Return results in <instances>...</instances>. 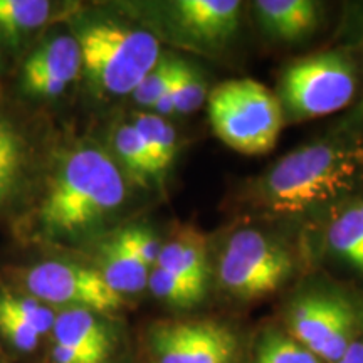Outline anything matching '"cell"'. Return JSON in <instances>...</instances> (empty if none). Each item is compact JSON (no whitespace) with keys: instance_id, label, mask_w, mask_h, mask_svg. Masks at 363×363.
I'll list each match as a JSON object with an SVG mask.
<instances>
[{"instance_id":"cell-1","label":"cell","mask_w":363,"mask_h":363,"mask_svg":"<svg viewBox=\"0 0 363 363\" xmlns=\"http://www.w3.org/2000/svg\"><path fill=\"white\" fill-rule=\"evenodd\" d=\"M126 180L115 158L98 145L69 150L49 180L34 212L33 235L48 240L79 239L123 206Z\"/></svg>"},{"instance_id":"cell-2","label":"cell","mask_w":363,"mask_h":363,"mask_svg":"<svg viewBox=\"0 0 363 363\" xmlns=\"http://www.w3.org/2000/svg\"><path fill=\"white\" fill-rule=\"evenodd\" d=\"M363 170V138L303 145L256 182L254 197L274 214H298L355 187Z\"/></svg>"},{"instance_id":"cell-3","label":"cell","mask_w":363,"mask_h":363,"mask_svg":"<svg viewBox=\"0 0 363 363\" xmlns=\"http://www.w3.org/2000/svg\"><path fill=\"white\" fill-rule=\"evenodd\" d=\"M74 38L91 84L110 96L133 93L162 56L152 33L110 21L86 22Z\"/></svg>"},{"instance_id":"cell-4","label":"cell","mask_w":363,"mask_h":363,"mask_svg":"<svg viewBox=\"0 0 363 363\" xmlns=\"http://www.w3.org/2000/svg\"><path fill=\"white\" fill-rule=\"evenodd\" d=\"M208 120L222 143L242 155H264L284 125L278 96L254 79H229L207 96Z\"/></svg>"},{"instance_id":"cell-5","label":"cell","mask_w":363,"mask_h":363,"mask_svg":"<svg viewBox=\"0 0 363 363\" xmlns=\"http://www.w3.org/2000/svg\"><path fill=\"white\" fill-rule=\"evenodd\" d=\"M288 333L321 362L337 363L363 337V293L311 288L296 294L286 313Z\"/></svg>"},{"instance_id":"cell-6","label":"cell","mask_w":363,"mask_h":363,"mask_svg":"<svg viewBox=\"0 0 363 363\" xmlns=\"http://www.w3.org/2000/svg\"><path fill=\"white\" fill-rule=\"evenodd\" d=\"M357 86L353 59L343 51H326L299 57L286 67L276 96L284 116L305 121L347 108Z\"/></svg>"},{"instance_id":"cell-7","label":"cell","mask_w":363,"mask_h":363,"mask_svg":"<svg viewBox=\"0 0 363 363\" xmlns=\"http://www.w3.org/2000/svg\"><path fill=\"white\" fill-rule=\"evenodd\" d=\"M291 254L261 230L242 229L227 239L219 281L234 298L259 299L274 293L293 272Z\"/></svg>"},{"instance_id":"cell-8","label":"cell","mask_w":363,"mask_h":363,"mask_svg":"<svg viewBox=\"0 0 363 363\" xmlns=\"http://www.w3.org/2000/svg\"><path fill=\"white\" fill-rule=\"evenodd\" d=\"M22 291L44 305L62 310H86L108 315L125 306L120 296L94 267L65 261H44L19 276Z\"/></svg>"},{"instance_id":"cell-9","label":"cell","mask_w":363,"mask_h":363,"mask_svg":"<svg viewBox=\"0 0 363 363\" xmlns=\"http://www.w3.org/2000/svg\"><path fill=\"white\" fill-rule=\"evenodd\" d=\"M83 69L81 49L74 35L52 34L45 38L22 66V88L39 98H56L78 79Z\"/></svg>"},{"instance_id":"cell-10","label":"cell","mask_w":363,"mask_h":363,"mask_svg":"<svg viewBox=\"0 0 363 363\" xmlns=\"http://www.w3.org/2000/svg\"><path fill=\"white\" fill-rule=\"evenodd\" d=\"M172 26L187 43L222 48L239 29L238 0H175L169 4Z\"/></svg>"},{"instance_id":"cell-11","label":"cell","mask_w":363,"mask_h":363,"mask_svg":"<svg viewBox=\"0 0 363 363\" xmlns=\"http://www.w3.org/2000/svg\"><path fill=\"white\" fill-rule=\"evenodd\" d=\"M52 343L106 363L113 350L111 331L96 313L62 310L52 326Z\"/></svg>"},{"instance_id":"cell-12","label":"cell","mask_w":363,"mask_h":363,"mask_svg":"<svg viewBox=\"0 0 363 363\" xmlns=\"http://www.w3.org/2000/svg\"><path fill=\"white\" fill-rule=\"evenodd\" d=\"M254 13L272 39L293 43L315 30L320 22V4L311 0H257Z\"/></svg>"},{"instance_id":"cell-13","label":"cell","mask_w":363,"mask_h":363,"mask_svg":"<svg viewBox=\"0 0 363 363\" xmlns=\"http://www.w3.org/2000/svg\"><path fill=\"white\" fill-rule=\"evenodd\" d=\"M155 267L169 271L197 288L207 289L211 267L203 235L192 227L182 229L175 239L160 247Z\"/></svg>"},{"instance_id":"cell-14","label":"cell","mask_w":363,"mask_h":363,"mask_svg":"<svg viewBox=\"0 0 363 363\" xmlns=\"http://www.w3.org/2000/svg\"><path fill=\"white\" fill-rule=\"evenodd\" d=\"M98 271L125 299L131 294L142 293L148 284L150 269L138 259L121 230L113 234L101 246Z\"/></svg>"},{"instance_id":"cell-15","label":"cell","mask_w":363,"mask_h":363,"mask_svg":"<svg viewBox=\"0 0 363 363\" xmlns=\"http://www.w3.org/2000/svg\"><path fill=\"white\" fill-rule=\"evenodd\" d=\"M56 6L45 0H0V40L17 43L52 19Z\"/></svg>"},{"instance_id":"cell-16","label":"cell","mask_w":363,"mask_h":363,"mask_svg":"<svg viewBox=\"0 0 363 363\" xmlns=\"http://www.w3.org/2000/svg\"><path fill=\"white\" fill-rule=\"evenodd\" d=\"M331 251L363 274V201L348 203L328 229Z\"/></svg>"},{"instance_id":"cell-17","label":"cell","mask_w":363,"mask_h":363,"mask_svg":"<svg viewBox=\"0 0 363 363\" xmlns=\"http://www.w3.org/2000/svg\"><path fill=\"white\" fill-rule=\"evenodd\" d=\"M133 126L148 150L157 180H163L177 153V135L174 126L155 113L136 115L133 118Z\"/></svg>"},{"instance_id":"cell-18","label":"cell","mask_w":363,"mask_h":363,"mask_svg":"<svg viewBox=\"0 0 363 363\" xmlns=\"http://www.w3.org/2000/svg\"><path fill=\"white\" fill-rule=\"evenodd\" d=\"M113 152H115L118 167L135 184L145 187L150 180H157L152 158H150L148 150L133 123H123L115 130Z\"/></svg>"},{"instance_id":"cell-19","label":"cell","mask_w":363,"mask_h":363,"mask_svg":"<svg viewBox=\"0 0 363 363\" xmlns=\"http://www.w3.org/2000/svg\"><path fill=\"white\" fill-rule=\"evenodd\" d=\"M234 335L212 321H190V358L192 363H233Z\"/></svg>"},{"instance_id":"cell-20","label":"cell","mask_w":363,"mask_h":363,"mask_svg":"<svg viewBox=\"0 0 363 363\" xmlns=\"http://www.w3.org/2000/svg\"><path fill=\"white\" fill-rule=\"evenodd\" d=\"M148 347L153 363H192L190 321H165L150 330Z\"/></svg>"},{"instance_id":"cell-21","label":"cell","mask_w":363,"mask_h":363,"mask_svg":"<svg viewBox=\"0 0 363 363\" xmlns=\"http://www.w3.org/2000/svg\"><path fill=\"white\" fill-rule=\"evenodd\" d=\"M252 363H323L286 330L271 326L257 338Z\"/></svg>"},{"instance_id":"cell-22","label":"cell","mask_w":363,"mask_h":363,"mask_svg":"<svg viewBox=\"0 0 363 363\" xmlns=\"http://www.w3.org/2000/svg\"><path fill=\"white\" fill-rule=\"evenodd\" d=\"M147 288L158 301L177 310H190L201 305L207 294V289L197 288L160 267H153L150 271Z\"/></svg>"},{"instance_id":"cell-23","label":"cell","mask_w":363,"mask_h":363,"mask_svg":"<svg viewBox=\"0 0 363 363\" xmlns=\"http://www.w3.org/2000/svg\"><path fill=\"white\" fill-rule=\"evenodd\" d=\"M0 305L6 306L19 320L29 325L34 331H38L40 337L51 335L54 321H56L57 316L54 308L44 305L39 299L21 291H2L0 293Z\"/></svg>"},{"instance_id":"cell-24","label":"cell","mask_w":363,"mask_h":363,"mask_svg":"<svg viewBox=\"0 0 363 363\" xmlns=\"http://www.w3.org/2000/svg\"><path fill=\"white\" fill-rule=\"evenodd\" d=\"M180 65L182 59L172 56V54L160 56L157 65L152 67V71L145 76L142 83L136 86V89L131 93L133 101L145 108L155 106V103L163 96V93L170 86Z\"/></svg>"},{"instance_id":"cell-25","label":"cell","mask_w":363,"mask_h":363,"mask_svg":"<svg viewBox=\"0 0 363 363\" xmlns=\"http://www.w3.org/2000/svg\"><path fill=\"white\" fill-rule=\"evenodd\" d=\"M0 337L6 340L13 350L24 355L38 350L43 340L38 331H34L2 305H0Z\"/></svg>"},{"instance_id":"cell-26","label":"cell","mask_w":363,"mask_h":363,"mask_svg":"<svg viewBox=\"0 0 363 363\" xmlns=\"http://www.w3.org/2000/svg\"><path fill=\"white\" fill-rule=\"evenodd\" d=\"M29 153L0 155V207H4L19 194L27 179Z\"/></svg>"},{"instance_id":"cell-27","label":"cell","mask_w":363,"mask_h":363,"mask_svg":"<svg viewBox=\"0 0 363 363\" xmlns=\"http://www.w3.org/2000/svg\"><path fill=\"white\" fill-rule=\"evenodd\" d=\"M207 98V84L192 66L185 67L175 96V113L189 115L197 111Z\"/></svg>"},{"instance_id":"cell-28","label":"cell","mask_w":363,"mask_h":363,"mask_svg":"<svg viewBox=\"0 0 363 363\" xmlns=\"http://www.w3.org/2000/svg\"><path fill=\"white\" fill-rule=\"evenodd\" d=\"M125 239L128 240L130 247L133 249V252L138 256V259L143 262V266H147L150 271L153 269L157 264L158 252H160L162 244L158 242L155 234L143 225H130L121 229Z\"/></svg>"},{"instance_id":"cell-29","label":"cell","mask_w":363,"mask_h":363,"mask_svg":"<svg viewBox=\"0 0 363 363\" xmlns=\"http://www.w3.org/2000/svg\"><path fill=\"white\" fill-rule=\"evenodd\" d=\"M9 153H29L26 138L11 121L0 116V155Z\"/></svg>"},{"instance_id":"cell-30","label":"cell","mask_w":363,"mask_h":363,"mask_svg":"<svg viewBox=\"0 0 363 363\" xmlns=\"http://www.w3.org/2000/svg\"><path fill=\"white\" fill-rule=\"evenodd\" d=\"M51 360L52 363H103L96 360V358H91L83 353L71 350V348L61 347V345L52 343L51 348Z\"/></svg>"},{"instance_id":"cell-31","label":"cell","mask_w":363,"mask_h":363,"mask_svg":"<svg viewBox=\"0 0 363 363\" xmlns=\"http://www.w3.org/2000/svg\"><path fill=\"white\" fill-rule=\"evenodd\" d=\"M337 363H363V337L353 342Z\"/></svg>"},{"instance_id":"cell-32","label":"cell","mask_w":363,"mask_h":363,"mask_svg":"<svg viewBox=\"0 0 363 363\" xmlns=\"http://www.w3.org/2000/svg\"><path fill=\"white\" fill-rule=\"evenodd\" d=\"M350 123H352V128L355 130L357 133H360L363 138V94H362L360 103L357 104L355 111H353V115L350 118Z\"/></svg>"}]
</instances>
